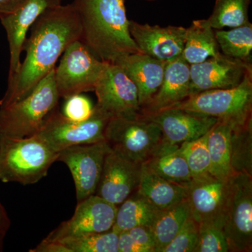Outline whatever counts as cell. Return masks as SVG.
I'll list each match as a JSON object with an SVG mask.
<instances>
[{"label":"cell","instance_id":"9a60e30c","mask_svg":"<svg viewBox=\"0 0 252 252\" xmlns=\"http://www.w3.org/2000/svg\"><path fill=\"white\" fill-rule=\"evenodd\" d=\"M142 165L111 149L104 158L100 179L94 194L119 206L137 190Z\"/></svg>","mask_w":252,"mask_h":252},{"label":"cell","instance_id":"e0dca14e","mask_svg":"<svg viewBox=\"0 0 252 252\" xmlns=\"http://www.w3.org/2000/svg\"><path fill=\"white\" fill-rule=\"evenodd\" d=\"M129 31L136 45L144 54L164 63L182 56L185 46V28L160 27L130 21Z\"/></svg>","mask_w":252,"mask_h":252},{"label":"cell","instance_id":"d6986e66","mask_svg":"<svg viewBox=\"0 0 252 252\" xmlns=\"http://www.w3.org/2000/svg\"><path fill=\"white\" fill-rule=\"evenodd\" d=\"M190 64L181 56L165 64L162 84L141 112L149 114L173 107L190 94Z\"/></svg>","mask_w":252,"mask_h":252},{"label":"cell","instance_id":"4fadbf2b","mask_svg":"<svg viewBox=\"0 0 252 252\" xmlns=\"http://www.w3.org/2000/svg\"><path fill=\"white\" fill-rule=\"evenodd\" d=\"M111 150L106 140L72 146L58 154L57 161L64 162L72 173L78 203L95 193L104 158Z\"/></svg>","mask_w":252,"mask_h":252},{"label":"cell","instance_id":"4316f807","mask_svg":"<svg viewBox=\"0 0 252 252\" xmlns=\"http://www.w3.org/2000/svg\"><path fill=\"white\" fill-rule=\"evenodd\" d=\"M215 36L220 53L227 57L251 63L252 24L249 22L229 31L215 30Z\"/></svg>","mask_w":252,"mask_h":252},{"label":"cell","instance_id":"836d02e7","mask_svg":"<svg viewBox=\"0 0 252 252\" xmlns=\"http://www.w3.org/2000/svg\"><path fill=\"white\" fill-rule=\"evenodd\" d=\"M94 107L88 97L81 94H74L66 99L63 114L69 120L84 122L92 115Z\"/></svg>","mask_w":252,"mask_h":252},{"label":"cell","instance_id":"ac0fdd59","mask_svg":"<svg viewBox=\"0 0 252 252\" xmlns=\"http://www.w3.org/2000/svg\"><path fill=\"white\" fill-rule=\"evenodd\" d=\"M63 0H27L11 14L0 16L9 45L10 64L8 79L13 77L21 66V55L28 32L36 18L46 9L59 6Z\"/></svg>","mask_w":252,"mask_h":252},{"label":"cell","instance_id":"e575fe53","mask_svg":"<svg viewBox=\"0 0 252 252\" xmlns=\"http://www.w3.org/2000/svg\"><path fill=\"white\" fill-rule=\"evenodd\" d=\"M135 241L148 249L149 252H157L155 239L150 226L140 225L127 230Z\"/></svg>","mask_w":252,"mask_h":252},{"label":"cell","instance_id":"8fae6325","mask_svg":"<svg viewBox=\"0 0 252 252\" xmlns=\"http://www.w3.org/2000/svg\"><path fill=\"white\" fill-rule=\"evenodd\" d=\"M252 176L235 173L227 210L224 231L229 252L252 250Z\"/></svg>","mask_w":252,"mask_h":252},{"label":"cell","instance_id":"6da1fadb","mask_svg":"<svg viewBox=\"0 0 252 252\" xmlns=\"http://www.w3.org/2000/svg\"><path fill=\"white\" fill-rule=\"evenodd\" d=\"M23 50L26 58L0 99V107L21 100L31 94L53 69L72 42L80 40V18L72 3L46 9L33 23Z\"/></svg>","mask_w":252,"mask_h":252},{"label":"cell","instance_id":"7402d4cb","mask_svg":"<svg viewBox=\"0 0 252 252\" xmlns=\"http://www.w3.org/2000/svg\"><path fill=\"white\" fill-rule=\"evenodd\" d=\"M221 54L215 36V30L206 19L195 20L186 28L182 57L189 64H197Z\"/></svg>","mask_w":252,"mask_h":252},{"label":"cell","instance_id":"9c48e42d","mask_svg":"<svg viewBox=\"0 0 252 252\" xmlns=\"http://www.w3.org/2000/svg\"><path fill=\"white\" fill-rule=\"evenodd\" d=\"M232 177L219 179L208 175L193 178L187 186L190 215L198 225L223 228L231 193Z\"/></svg>","mask_w":252,"mask_h":252},{"label":"cell","instance_id":"f1b7e54d","mask_svg":"<svg viewBox=\"0 0 252 252\" xmlns=\"http://www.w3.org/2000/svg\"><path fill=\"white\" fill-rule=\"evenodd\" d=\"M230 161L234 173L252 176V122L233 127Z\"/></svg>","mask_w":252,"mask_h":252},{"label":"cell","instance_id":"1f68e13d","mask_svg":"<svg viewBox=\"0 0 252 252\" xmlns=\"http://www.w3.org/2000/svg\"><path fill=\"white\" fill-rule=\"evenodd\" d=\"M228 241L222 227L199 224L196 248L194 252H228Z\"/></svg>","mask_w":252,"mask_h":252},{"label":"cell","instance_id":"60d3db41","mask_svg":"<svg viewBox=\"0 0 252 252\" xmlns=\"http://www.w3.org/2000/svg\"><path fill=\"white\" fill-rule=\"evenodd\" d=\"M144 1H157V0H144Z\"/></svg>","mask_w":252,"mask_h":252},{"label":"cell","instance_id":"8d00e7d4","mask_svg":"<svg viewBox=\"0 0 252 252\" xmlns=\"http://www.w3.org/2000/svg\"><path fill=\"white\" fill-rule=\"evenodd\" d=\"M31 252H69V250L59 242H49L43 240L35 248L30 250Z\"/></svg>","mask_w":252,"mask_h":252},{"label":"cell","instance_id":"ab89813d","mask_svg":"<svg viewBox=\"0 0 252 252\" xmlns=\"http://www.w3.org/2000/svg\"><path fill=\"white\" fill-rule=\"evenodd\" d=\"M3 240H0V252L2 251Z\"/></svg>","mask_w":252,"mask_h":252},{"label":"cell","instance_id":"ba28073f","mask_svg":"<svg viewBox=\"0 0 252 252\" xmlns=\"http://www.w3.org/2000/svg\"><path fill=\"white\" fill-rule=\"evenodd\" d=\"M107 63L101 61L80 40L72 42L55 67V82L60 97L94 91Z\"/></svg>","mask_w":252,"mask_h":252},{"label":"cell","instance_id":"52a82bcc","mask_svg":"<svg viewBox=\"0 0 252 252\" xmlns=\"http://www.w3.org/2000/svg\"><path fill=\"white\" fill-rule=\"evenodd\" d=\"M111 117L94 106L87 120H69L57 109L46 119L35 134L54 152H59L72 146L96 143L105 140L106 127Z\"/></svg>","mask_w":252,"mask_h":252},{"label":"cell","instance_id":"30bf717a","mask_svg":"<svg viewBox=\"0 0 252 252\" xmlns=\"http://www.w3.org/2000/svg\"><path fill=\"white\" fill-rule=\"evenodd\" d=\"M94 92L97 99L94 106L111 119L142 114L137 86L119 64L107 63Z\"/></svg>","mask_w":252,"mask_h":252},{"label":"cell","instance_id":"cb8c5ba5","mask_svg":"<svg viewBox=\"0 0 252 252\" xmlns=\"http://www.w3.org/2000/svg\"><path fill=\"white\" fill-rule=\"evenodd\" d=\"M144 163L159 177L172 183L187 186L193 180L180 146L162 145Z\"/></svg>","mask_w":252,"mask_h":252},{"label":"cell","instance_id":"ffe728a7","mask_svg":"<svg viewBox=\"0 0 252 252\" xmlns=\"http://www.w3.org/2000/svg\"><path fill=\"white\" fill-rule=\"evenodd\" d=\"M166 63L143 53L128 55L118 63L137 86L141 111L161 85Z\"/></svg>","mask_w":252,"mask_h":252},{"label":"cell","instance_id":"2e32d148","mask_svg":"<svg viewBox=\"0 0 252 252\" xmlns=\"http://www.w3.org/2000/svg\"><path fill=\"white\" fill-rule=\"evenodd\" d=\"M250 71H252L251 63L227 57L222 54L203 62L190 64V94L235 87Z\"/></svg>","mask_w":252,"mask_h":252},{"label":"cell","instance_id":"7a4b0ae2","mask_svg":"<svg viewBox=\"0 0 252 252\" xmlns=\"http://www.w3.org/2000/svg\"><path fill=\"white\" fill-rule=\"evenodd\" d=\"M126 0H73L81 25L80 41L101 61L118 64L142 53L129 31Z\"/></svg>","mask_w":252,"mask_h":252},{"label":"cell","instance_id":"7c38bea8","mask_svg":"<svg viewBox=\"0 0 252 252\" xmlns=\"http://www.w3.org/2000/svg\"><path fill=\"white\" fill-rule=\"evenodd\" d=\"M117 209V206L98 195H91L78 203L73 216L61 223L44 240L62 243L108 231L115 222Z\"/></svg>","mask_w":252,"mask_h":252},{"label":"cell","instance_id":"74e56055","mask_svg":"<svg viewBox=\"0 0 252 252\" xmlns=\"http://www.w3.org/2000/svg\"><path fill=\"white\" fill-rule=\"evenodd\" d=\"M26 1L27 0H0V16L14 12Z\"/></svg>","mask_w":252,"mask_h":252},{"label":"cell","instance_id":"277c9868","mask_svg":"<svg viewBox=\"0 0 252 252\" xmlns=\"http://www.w3.org/2000/svg\"><path fill=\"white\" fill-rule=\"evenodd\" d=\"M60 98L54 68L26 97L0 107V136L23 138L35 135L57 109Z\"/></svg>","mask_w":252,"mask_h":252},{"label":"cell","instance_id":"d4e9b609","mask_svg":"<svg viewBox=\"0 0 252 252\" xmlns=\"http://www.w3.org/2000/svg\"><path fill=\"white\" fill-rule=\"evenodd\" d=\"M160 210L137 191L118 206L112 229L119 234L134 227L151 226Z\"/></svg>","mask_w":252,"mask_h":252},{"label":"cell","instance_id":"603a6c76","mask_svg":"<svg viewBox=\"0 0 252 252\" xmlns=\"http://www.w3.org/2000/svg\"><path fill=\"white\" fill-rule=\"evenodd\" d=\"M233 127L219 121L207 132V148L210 160V175L228 179L234 175L231 167V135Z\"/></svg>","mask_w":252,"mask_h":252},{"label":"cell","instance_id":"d590c367","mask_svg":"<svg viewBox=\"0 0 252 252\" xmlns=\"http://www.w3.org/2000/svg\"><path fill=\"white\" fill-rule=\"evenodd\" d=\"M119 252H149L148 249L140 245L127 231L119 234Z\"/></svg>","mask_w":252,"mask_h":252},{"label":"cell","instance_id":"f546056e","mask_svg":"<svg viewBox=\"0 0 252 252\" xmlns=\"http://www.w3.org/2000/svg\"><path fill=\"white\" fill-rule=\"evenodd\" d=\"M69 252H119V233L111 230L62 242Z\"/></svg>","mask_w":252,"mask_h":252},{"label":"cell","instance_id":"484cf974","mask_svg":"<svg viewBox=\"0 0 252 252\" xmlns=\"http://www.w3.org/2000/svg\"><path fill=\"white\" fill-rule=\"evenodd\" d=\"M190 215V207L187 198L160 210L150 226L155 239L157 252H161L162 249L172 241Z\"/></svg>","mask_w":252,"mask_h":252},{"label":"cell","instance_id":"8992f818","mask_svg":"<svg viewBox=\"0 0 252 252\" xmlns=\"http://www.w3.org/2000/svg\"><path fill=\"white\" fill-rule=\"evenodd\" d=\"M104 137L113 151L139 164L147 161L162 146L160 127L142 114L134 118H112Z\"/></svg>","mask_w":252,"mask_h":252},{"label":"cell","instance_id":"5b68a950","mask_svg":"<svg viewBox=\"0 0 252 252\" xmlns=\"http://www.w3.org/2000/svg\"><path fill=\"white\" fill-rule=\"evenodd\" d=\"M171 107L214 117L233 127L247 125L252 122V71L235 87L191 94Z\"/></svg>","mask_w":252,"mask_h":252},{"label":"cell","instance_id":"d6a6232c","mask_svg":"<svg viewBox=\"0 0 252 252\" xmlns=\"http://www.w3.org/2000/svg\"><path fill=\"white\" fill-rule=\"evenodd\" d=\"M198 233V223L190 215L180 231L172 241L162 249L161 252H195Z\"/></svg>","mask_w":252,"mask_h":252},{"label":"cell","instance_id":"3957f363","mask_svg":"<svg viewBox=\"0 0 252 252\" xmlns=\"http://www.w3.org/2000/svg\"><path fill=\"white\" fill-rule=\"evenodd\" d=\"M58 154L36 135L23 138L0 136V181L37 183L57 161Z\"/></svg>","mask_w":252,"mask_h":252},{"label":"cell","instance_id":"83f0119b","mask_svg":"<svg viewBox=\"0 0 252 252\" xmlns=\"http://www.w3.org/2000/svg\"><path fill=\"white\" fill-rule=\"evenodd\" d=\"M251 0H215L213 11L207 21L215 30L236 28L249 22Z\"/></svg>","mask_w":252,"mask_h":252},{"label":"cell","instance_id":"44dd1931","mask_svg":"<svg viewBox=\"0 0 252 252\" xmlns=\"http://www.w3.org/2000/svg\"><path fill=\"white\" fill-rule=\"evenodd\" d=\"M137 191L159 210L179 203L187 198V186L164 180L142 163Z\"/></svg>","mask_w":252,"mask_h":252},{"label":"cell","instance_id":"5bb4252c","mask_svg":"<svg viewBox=\"0 0 252 252\" xmlns=\"http://www.w3.org/2000/svg\"><path fill=\"white\" fill-rule=\"evenodd\" d=\"M142 115L158 126L162 132V145L165 146H180L198 139L218 122L215 118L177 107Z\"/></svg>","mask_w":252,"mask_h":252},{"label":"cell","instance_id":"f35d334b","mask_svg":"<svg viewBox=\"0 0 252 252\" xmlns=\"http://www.w3.org/2000/svg\"><path fill=\"white\" fill-rule=\"evenodd\" d=\"M10 226H11V220L4 206L0 203V240H4Z\"/></svg>","mask_w":252,"mask_h":252},{"label":"cell","instance_id":"4dcf8cb0","mask_svg":"<svg viewBox=\"0 0 252 252\" xmlns=\"http://www.w3.org/2000/svg\"><path fill=\"white\" fill-rule=\"evenodd\" d=\"M180 148L193 178L210 175V160L207 148V132L195 140L184 142Z\"/></svg>","mask_w":252,"mask_h":252}]
</instances>
